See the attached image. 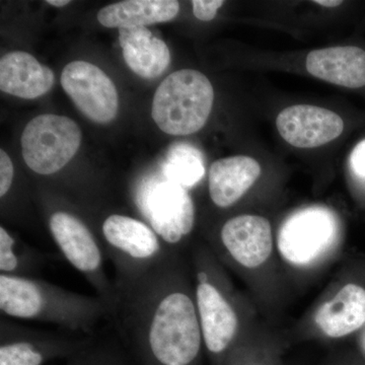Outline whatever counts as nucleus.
Masks as SVG:
<instances>
[{
	"mask_svg": "<svg viewBox=\"0 0 365 365\" xmlns=\"http://www.w3.org/2000/svg\"><path fill=\"white\" fill-rule=\"evenodd\" d=\"M115 287L111 318L141 365H200L205 348L194 281L180 255Z\"/></svg>",
	"mask_w": 365,
	"mask_h": 365,
	"instance_id": "obj_1",
	"label": "nucleus"
},
{
	"mask_svg": "<svg viewBox=\"0 0 365 365\" xmlns=\"http://www.w3.org/2000/svg\"><path fill=\"white\" fill-rule=\"evenodd\" d=\"M0 311L6 318L58 326L79 335L93 336L111 312L100 297H88L26 276L0 274Z\"/></svg>",
	"mask_w": 365,
	"mask_h": 365,
	"instance_id": "obj_2",
	"label": "nucleus"
},
{
	"mask_svg": "<svg viewBox=\"0 0 365 365\" xmlns=\"http://www.w3.org/2000/svg\"><path fill=\"white\" fill-rule=\"evenodd\" d=\"M193 281L205 351L213 364L228 365L241 333V316L211 250H196Z\"/></svg>",
	"mask_w": 365,
	"mask_h": 365,
	"instance_id": "obj_3",
	"label": "nucleus"
},
{
	"mask_svg": "<svg viewBox=\"0 0 365 365\" xmlns=\"http://www.w3.org/2000/svg\"><path fill=\"white\" fill-rule=\"evenodd\" d=\"M106 257L116 270L115 285L133 282L174 255L157 232L143 220L112 213L97 232Z\"/></svg>",
	"mask_w": 365,
	"mask_h": 365,
	"instance_id": "obj_4",
	"label": "nucleus"
},
{
	"mask_svg": "<svg viewBox=\"0 0 365 365\" xmlns=\"http://www.w3.org/2000/svg\"><path fill=\"white\" fill-rule=\"evenodd\" d=\"M132 199L143 222L170 251L179 254L195 225V206L188 189L170 181L160 169L134 182Z\"/></svg>",
	"mask_w": 365,
	"mask_h": 365,
	"instance_id": "obj_5",
	"label": "nucleus"
},
{
	"mask_svg": "<svg viewBox=\"0 0 365 365\" xmlns=\"http://www.w3.org/2000/svg\"><path fill=\"white\" fill-rule=\"evenodd\" d=\"M213 100L215 91L207 76L193 69H182L158 86L151 116L165 133L189 135L203 128Z\"/></svg>",
	"mask_w": 365,
	"mask_h": 365,
	"instance_id": "obj_6",
	"label": "nucleus"
},
{
	"mask_svg": "<svg viewBox=\"0 0 365 365\" xmlns=\"http://www.w3.org/2000/svg\"><path fill=\"white\" fill-rule=\"evenodd\" d=\"M48 227L63 258L86 278L112 314L116 304V287L106 272L107 257L97 232L66 209H55L50 213Z\"/></svg>",
	"mask_w": 365,
	"mask_h": 365,
	"instance_id": "obj_7",
	"label": "nucleus"
},
{
	"mask_svg": "<svg viewBox=\"0 0 365 365\" xmlns=\"http://www.w3.org/2000/svg\"><path fill=\"white\" fill-rule=\"evenodd\" d=\"M338 237L337 216L329 208L312 206L288 216L278 230L276 245L290 266L309 268L330 254Z\"/></svg>",
	"mask_w": 365,
	"mask_h": 365,
	"instance_id": "obj_8",
	"label": "nucleus"
},
{
	"mask_svg": "<svg viewBox=\"0 0 365 365\" xmlns=\"http://www.w3.org/2000/svg\"><path fill=\"white\" fill-rule=\"evenodd\" d=\"M0 330V365H46L68 360L95 342L93 336L36 330L4 319Z\"/></svg>",
	"mask_w": 365,
	"mask_h": 365,
	"instance_id": "obj_9",
	"label": "nucleus"
},
{
	"mask_svg": "<svg viewBox=\"0 0 365 365\" xmlns=\"http://www.w3.org/2000/svg\"><path fill=\"white\" fill-rule=\"evenodd\" d=\"M21 143L26 165L36 174L50 176L63 169L78 153L81 131L71 118L40 115L26 125Z\"/></svg>",
	"mask_w": 365,
	"mask_h": 365,
	"instance_id": "obj_10",
	"label": "nucleus"
},
{
	"mask_svg": "<svg viewBox=\"0 0 365 365\" xmlns=\"http://www.w3.org/2000/svg\"><path fill=\"white\" fill-rule=\"evenodd\" d=\"M274 250L272 227L260 215L235 216L223 223L212 253L242 269H257L267 263Z\"/></svg>",
	"mask_w": 365,
	"mask_h": 365,
	"instance_id": "obj_11",
	"label": "nucleus"
},
{
	"mask_svg": "<svg viewBox=\"0 0 365 365\" xmlns=\"http://www.w3.org/2000/svg\"><path fill=\"white\" fill-rule=\"evenodd\" d=\"M62 88L91 121L109 123L116 118L119 97L112 79L90 62L73 61L64 67Z\"/></svg>",
	"mask_w": 365,
	"mask_h": 365,
	"instance_id": "obj_12",
	"label": "nucleus"
},
{
	"mask_svg": "<svg viewBox=\"0 0 365 365\" xmlns=\"http://www.w3.org/2000/svg\"><path fill=\"white\" fill-rule=\"evenodd\" d=\"M276 126L281 137L294 148H314L335 140L344 130L339 115L324 108L297 105L278 115Z\"/></svg>",
	"mask_w": 365,
	"mask_h": 365,
	"instance_id": "obj_13",
	"label": "nucleus"
},
{
	"mask_svg": "<svg viewBox=\"0 0 365 365\" xmlns=\"http://www.w3.org/2000/svg\"><path fill=\"white\" fill-rule=\"evenodd\" d=\"M319 332L330 339H340L365 325V289L347 283L318 307L314 317Z\"/></svg>",
	"mask_w": 365,
	"mask_h": 365,
	"instance_id": "obj_14",
	"label": "nucleus"
},
{
	"mask_svg": "<svg viewBox=\"0 0 365 365\" xmlns=\"http://www.w3.org/2000/svg\"><path fill=\"white\" fill-rule=\"evenodd\" d=\"M307 71L314 78L344 88L365 86V51L355 46L325 48L307 55Z\"/></svg>",
	"mask_w": 365,
	"mask_h": 365,
	"instance_id": "obj_15",
	"label": "nucleus"
},
{
	"mask_svg": "<svg viewBox=\"0 0 365 365\" xmlns=\"http://www.w3.org/2000/svg\"><path fill=\"white\" fill-rule=\"evenodd\" d=\"M260 175V165L250 157L237 155L216 160L208 175L211 201L217 207H230L251 189Z\"/></svg>",
	"mask_w": 365,
	"mask_h": 365,
	"instance_id": "obj_16",
	"label": "nucleus"
},
{
	"mask_svg": "<svg viewBox=\"0 0 365 365\" xmlns=\"http://www.w3.org/2000/svg\"><path fill=\"white\" fill-rule=\"evenodd\" d=\"M54 73L33 55L9 52L0 60V90L9 95L33 100L42 97L54 85Z\"/></svg>",
	"mask_w": 365,
	"mask_h": 365,
	"instance_id": "obj_17",
	"label": "nucleus"
},
{
	"mask_svg": "<svg viewBox=\"0 0 365 365\" xmlns=\"http://www.w3.org/2000/svg\"><path fill=\"white\" fill-rule=\"evenodd\" d=\"M119 42L125 62L140 78H158L170 66L169 47L145 26L119 29Z\"/></svg>",
	"mask_w": 365,
	"mask_h": 365,
	"instance_id": "obj_18",
	"label": "nucleus"
},
{
	"mask_svg": "<svg viewBox=\"0 0 365 365\" xmlns=\"http://www.w3.org/2000/svg\"><path fill=\"white\" fill-rule=\"evenodd\" d=\"M179 11L175 0H125L101 9L98 21L107 28H137L172 21Z\"/></svg>",
	"mask_w": 365,
	"mask_h": 365,
	"instance_id": "obj_19",
	"label": "nucleus"
},
{
	"mask_svg": "<svg viewBox=\"0 0 365 365\" xmlns=\"http://www.w3.org/2000/svg\"><path fill=\"white\" fill-rule=\"evenodd\" d=\"M46 264V255L21 244L4 225L0 227V274L34 277Z\"/></svg>",
	"mask_w": 365,
	"mask_h": 365,
	"instance_id": "obj_20",
	"label": "nucleus"
},
{
	"mask_svg": "<svg viewBox=\"0 0 365 365\" xmlns=\"http://www.w3.org/2000/svg\"><path fill=\"white\" fill-rule=\"evenodd\" d=\"M160 170L170 181L193 188L205 176L202 153L190 144H176L170 148Z\"/></svg>",
	"mask_w": 365,
	"mask_h": 365,
	"instance_id": "obj_21",
	"label": "nucleus"
},
{
	"mask_svg": "<svg viewBox=\"0 0 365 365\" xmlns=\"http://www.w3.org/2000/svg\"><path fill=\"white\" fill-rule=\"evenodd\" d=\"M66 365H124L118 353L109 346L95 342L76 356L67 360Z\"/></svg>",
	"mask_w": 365,
	"mask_h": 365,
	"instance_id": "obj_22",
	"label": "nucleus"
},
{
	"mask_svg": "<svg viewBox=\"0 0 365 365\" xmlns=\"http://www.w3.org/2000/svg\"><path fill=\"white\" fill-rule=\"evenodd\" d=\"M350 172L365 187V140L355 146L349 158Z\"/></svg>",
	"mask_w": 365,
	"mask_h": 365,
	"instance_id": "obj_23",
	"label": "nucleus"
},
{
	"mask_svg": "<svg viewBox=\"0 0 365 365\" xmlns=\"http://www.w3.org/2000/svg\"><path fill=\"white\" fill-rule=\"evenodd\" d=\"M225 4L222 0H193V14L198 20L209 21L215 18L218 9Z\"/></svg>",
	"mask_w": 365,
	"mask_h": 365,
	"instance_id": "obj_24",
	"label": "nucleus"
},
{
	"mask_svg": "<svg viewBox=\"0 0 365 365\" xmlns=\"http://www.w3.org/2000/svg\"><path fill=\"white\" fill-rule=\"evenodd\" d=\"M14 170L13 162L4 150H0V197L6 195L13 185Z\"/></svg>",
	"mask_w": 365,
	"mask_h": 365,
	"instance_id": "obj_25",
	"label": "nucleus"
},
{
	"mask_svg": "<svg viewBox=\"0 0 365 365\" xmlns=\"http://www.w3.org/2000/svg\"><path fill=\"white\" fill-rule=\"evenodd\" d=\"M314 2L319 6L325 7H336L342 4V1H338V0H316Z\"/></svg>",
	"mask_w": 365,
	"mask_h": 365,
	"instance_id": "obj_26",
	"label": "nucleus"
},
{
	"mask_svg": "<svg viewBox=\"0 0 365 365\" xmlns=\"http://www.w3.org/2000/svg\"><path fill=\"white\" fill-rule=\"evenodd\" d=\"M46 4H50L52 6L62 7L71 4V1H68V0H47Z\"/></svg>",
	"mask_w": 365,
	"mask_h": 365,
	"instance_id": "obj_27",
	"label": "nucleus"
},
{
	"mask_svg": "<svg viewBox=\"0 0 365 365\" xmlns=\"http://www.w3.org/2000/svg\"><path fill=\"white\" fill-rule=\"evenodd\" d=\"M361 346H362V349H364V351L365 352V330H364V332L362 333V336H361Z\"/></svg>",
	"mask_w": 365,
	"mask_h": 365,
	"instance_id": "obj_28",
	"label": "nucleus"
},
{
	"mask_svg": "<svg viewBox=\"0 0 365 365\" xmlns=\"http://www.w3.org/2000/svg\"><path fill=\"white\" fill-rule=\"evenodd\" d=\"M230 365H232V364H230ZM244 365H268V364H244Z\"/></svg>",
	"mask_w": 365,
	"mask_h": 365,
	"instance_id": "obj_29",
	"label": "nucleus"
}]
</instances>
